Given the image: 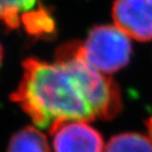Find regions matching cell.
I'll list each match as a JSON object with an SVG mask.
<instances>
[{"label": "cell", "mask_w": 152, "mask_h": 152, "mask_svg": "<svg viewBox=\"0 0 152 152\" xmlns=\"http://www.w3.org/2000/svg\"><path fill=\"white\" fill-rule=\"evenodd\" d=\"M3 56H4V50H3L2 45L0 43V64H1V62L3 60Z\"/></svg>", "instance_id": "10"}, {"label": "cell", "mask_w": 152, "mask_h": 152, "mask_svg": "<svg viewBox=\"0 0 152 152\" xmlns=\"http://www.w3.org/2000/svg\"><path fill=\"white\" fill-rule=\"evenodd\" d=\"M41 5L39 0H0V21L9 30H18L22 19Z\"/></svg>", "instance_id": "7"}, {"label": "cell", "mask_w": 152, "mask_h": 152, "mask_svg": "<svg viewBox=\"0 0 152 152\" xmlns=\"http://www.w3.org/2000/svg\"><path fill=\"white\" fill-rule=\"evenodd\" d=\"M112 18L129 38L152 40V0H114Z\"/></svg>", "instance_id": "4"}, {"label": "cell", "mask_w": 152, "mask_h": 152, "mask_svg": "<svg viewBox=\"0 0 152 152\" xmlns=\"http://www.w3.org/2000/svg\"><path fill=\"white\" fill-rule=\"evenodd\" d=\"M7 152H51L45 136L36 127H24L11 137Z\"/></svg>", "instance_id": "6"}, {"label": "cell", "mask_w": 152, "mask_h": 152, "mask_svg": "<svg viewBox=\"0 0 152 152\" xmlns=\"http://www.w3.org/2000/svg\"><path fill=\"white\" fill-rule=\"evenodd\" d=\"M21 28L28 36L37 39H53L56 36V23L51 10L45 4L28 14L21 21Z\"/></svg>", "instance_id": "5"}, {"label": "cell", "mask_w": 152, "mask_h": 152, "mask_svg": "<svg viewBox=\"0 0 152 152\" xmlns=\"http://www.w3.org/2000/svg\"><path fill=\"white\" fill-rule=\"evenodd\" d=\"M81 50L87 61L106 75L124 69L132 54L130 38L109 24L93 26L81 42Z\"/></svg>", "instance_id": "2"}, {"label": "cell", "mask_w": 152, "mask_h": 152, "mask_svg": "<svg viewBox=\"0 0 152 152\" xmlns=\"http://www.w3.org/2000/svg\"><path fill=\"white\" fill-rule=\"evenodd\" d=\"M54 58L53 62L26 58L11 100L39 128L62 121L99 119L113 96L112 78L87 61L79 40L60 45Z\"/></svg>", "instance_id": "1"}, {"label": "cell", "mask_w": 152, "mask_h": 152, "mask_svg": "<svg viewBox=\"0 0 152 152\" xmlns=\"http://www.w3.org/2000/svg\"><path fill=\"white\" fill-rule=\"evenodd\" d=\"M54 152H104L102 134L88 121H62L49 128Z\"/></svg>", "instance_id": "3"}, {"label": "cell", "mask_w": 152, "mask_h": 152, "mask_svg": "<svg viewBox=\"0 0 152 152\" xmlns=\"http://www.w3.org/2000/svg\"><path fill=\"white\" fill-rule=\"evenodd\" d=\"M104 152H152V142L137 132H124L112 136Z\"/></svg>", "instance_id": "8"}, {"label": "cell", "mask_w": 152, "mask_h": 152, "mask_svg": "<svg viewBox=\"0 0 152 152\" xmlns=\"http://www.w3.org/2000/svg\"><path fill=\"white\" fill-rule=\"evenodd\" d=\"M146 126H147L148 137H149L150 140L152 142V114H151V116L147 119V121H146Z\"/></svg>", "instance_id": "9"}]
</instances>
